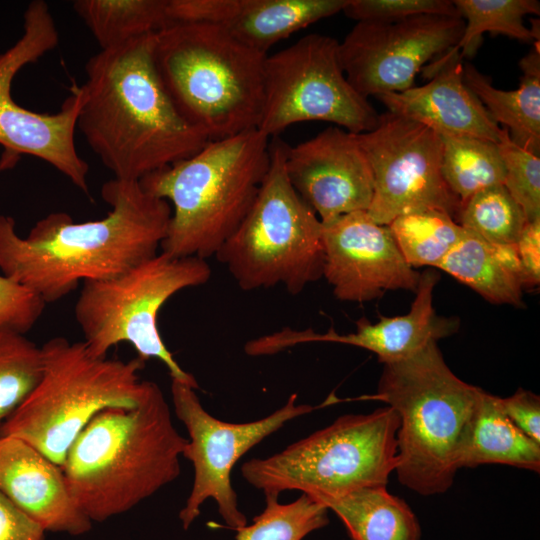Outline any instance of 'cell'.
<instances>
[{"label":"cell","instance_id":"83f0119b","mask_svg":"<svg viewBox=\"0 0 540 540\" xmlns=\"http://www.w3.org/2000/svg\"><path fill=\"white\" fill-rule=\"evenodd\" d=\"M465 22L463 35L450 51L472 56L481 43L482 34H503L525 43L539 41L538 19L531 29L525 26L526 15H539L537 0H454Z\"/></svg>","mask_w":540,"mask_h":540},{"label":"cell","instance_id":"7c38bea8","mask_svg":"<svg viewBox=\"0 0 540 540\" xmlns=\"http://www.w3.org/2000/svg\"><path fill=\"white\" fill-rule=\"evenodd\" d=\"M59 34L47 3L31 1L23 14V33L0 53V145L4 153L0 170L11 168L26 154L45 161L88 193V163L75 145L77 118L81 106L80 86H75L54 114L31 111L12 97V83L26 65L54 49Z\"/></svg>","mask_w":540,"mask_h":540},{"label":"cell","instance_id":"7402d4cb","mask_svg":"<svg viewBox=\"0 0 540 540\" xmlns=\"http://www.w3.org/2000/svg\"><path fill=\"white\" fill-rule=\"evenodd\" d=\"M519 66L520 85L515 90L495 88L489 78L469 62L463 63V80L492 120L507 128L511 140L539 155L540 152V46L533 43Z\"/></svg>","mask_w":540,"mask_h":540},{"label":"cell","instance_id":"ac0fdd59","mask_svg":"<svg viewBox=\"0 0 540 540\" xmlns=\"http://www.w3.org/2000/svg\"><path fill=\"white\" fill-rule=\"evenodd\" d=\"M438 280L439 274L434 269H427L420 274L415 299L405 315L381 316L376 323L361 318L356 323V331L344 335L332 328L323 334L311 329L297 331L284 328L259 337L256 341L257 350L261 355H272L298 344L335 342L371 351L382 364L403 360L430 342L454 334L459 327L457 318L436 314L433 291Z\"/></svg>","mask_w":540,"mask_h":540},{"label":"cell","instance_id":"6da1fadb","mask_svg":"<svg viewBox=\"0 0 540 540\" xmlns=\"http://www.w3.org/2000/svg\"><path fill=\"white\" fill-rule=\"evenodd\" d=\"M101 195L111 206L106 217L74 222L66 212H51L25 237L12 217L0 214L2 274L48 304L81 282L118 276L155 256L168 230L170 204L136 180L113 178Z\"/></svg>","mask_w":540,"mask_h":540},{"label":"cell","instance_id":"1f68e13d","mask_svg":"<svg viewBox=\"0 0 540 540\" xmlns=\"http://www.w3.org/2000/svg\"><path fill=\"white\" fill-rule=\"evenodd\" d=\"M42 371L41 347L25 334L0 332V427L31 393Z\"/></svg>","mask_w":540,"mask_h":540},{"label":"cell","instance_id":"484cf974","mask_svg":"<svg viewBox=\"0 0 540 540\" xmlns=\"http://www.w3.org/2000/svg\"><path fill=\"white\" fill-rule=\"evenodd\" d=\"M167 1L76 0L72 6L100 50H105L155 34L168 25Z\"/></svg>","mask_w":540,"mask_h":540},{"label":"cell","instance_id":"d4e9b609","mask_svg":"<svg viewBox=\"0 0 540 540\" xmlns=\"http://www.w3.org/2000/svg\"><path fill=\"white\" fill-rule=\"evenodd\" d=\"M324 506L344 524L351 540H420L419 521L402 499L372 486L330 500Z\"/></svg>","mask_w":540,"mask_h":540},{"label":"cell","instance_id":"4316f807","mask_svg":"<svg viewBox=\"0 0 540 540\" xmlns=\"http://www.w3.org/2000/svg\"><path fill=\"white\" fill-rule=\"evenodd\" d=\"M440 136L442 175L461 203L482 190L504 184L505 167L497 143L467 136Z\"/></svg>","mask_w":540,"mask_h":540},{"label":"cell","instance_id":"d6986e66","mask_svg":"<svg viewBox=\"0 0 540 540\" xmlns=\"http://www.w3.org/2000/svg\"><path fill=\"white\" fill-rule=\"evenodd\" d=\"M347 0H168L170 22L216 25L268 54L277 42L342 12Z\"/></svg>","mask_w":540,"mask_h":540},{"label":"cell","instance_id":"d6a6232c","mask_svg":"<svg viewBox=\"0 0 540 540\" xmlns=\"http://www.w3.org/2000/svg\"><path fill=\"white\" fill-rule=\"evenodd\" d=\"M505 167L504 186L528 221L540 218V157L516 143L502 127L497 142Z\"/></svg>","mask_w":540,"mask_h":540},{"label":"cell","instance_id":"603a6c76","mask_svg":"<svg viewBox=\"0 0 540 540\" xmlns=\"http://www.w3.org/2000/svg\"><path fill=\"white\" fill-rule=\"evenodd\" d=\"M438 269L469 286L488 302L522 305L526 286L516 244L490 243L466 231Z\"/></svg>","mask_w":540,"mask_h":540},{"label":"cell","instance_id":"9c48e42d","mask_svg":"<svg viewBox=\"0 0 540 540\" xmlns=\"http://www.w3.org/2000/svg\"><path fill=\"white\" fill-rule=\"evenodd\" d=\"M287 146L270 138L269 167L256 198L215 254L245 291L282 285L297 295L323 274V224L289 181Z\"/></svg>","mask_w":540,"mask_h":540},{"label":"cell","instance_id":"9a60e30c","mask_svg":"<svg viewBox=\"0 0 540 540\" xmlns=\"http://www.w3.org/2000/svg\"><path fill=\"white\" fill-rule=\"evenodd\" d=\"M464 28L462 18L437 15L358 21L339 42L340 63L349 83L367 99L402 92L414 86L427 62L459 42Z\"/></svg>","mask_w":540,"mask_h":540},{"label":"cell","instance_id":"74e56055","mask_svg":"<svg viewBox=\"0 0 540 540\" xmlns=\"http://www.w3.org/2000/svg\"><path fill=\"white\" fill-rule=\"evenodd\" d=\"M515 244L526 289L535 288L540 283V218L526 223Z\"/></svg>","mask_w":540,"mask_h":540},{"label":"cell","instance_id":"52a82bcc","mask_svg":"<svg viewBox=\"0 0 540 540\" xmlns=\"http://www.w3.org/2000/svg\"><path fill=\"white\" fill-rule=\"evenodd\" d=\"M42 376L0 427V437L23 440L62 466L88 422L108 408H133L150 381L140 380L145 361L97 358L83 341L53 337L42 346Z\"/></svg>","mask_w":540,"mask_h":540},{"label":"cell","instance_id":"f1b7e54d","mask_svg":"<svg viewBox=\"0 0 540 540\" xmlns=\"http://www.w3.org/2000/svg\"><path fill=\"white\" fill-rule=\"evenodd\" d=\"M387 226L412 268H438L466 232L450 215L438 210L403 214Z\"/></svg>","mask_w":540,"mask_h":540},{"label":"cell","instance_id":"30bf717a","mask_svg":"<svg viewBox=\"0 0 540 540\" xmlns=\"http://www.w3.org/2000/svg\"><path fill=\"white\" fill-rule=\"evenodd\" d=\"M211 268L205 259L174 257L164 252L126 272L85 281L74 306L75 320L90 354L105 358L120 343L131 344L143 361L160 360L171 379L198 389L166 347L158 328L162 306L179 291L205 284Z\"/></svg>","mask_w":540,"mask_h":540},{"label":"cell","instance_id":"2e32d148","mask_svg":"<svg viewBox=\"0 0 540 540\" xmlns=\"http://www.w3.org/2000/svg\"><path fill=\"white\" fill-rule=\"evenodd\" d=\"M323 274L341 301L368 302L389 290L415 292L420 273L403 258L387 225L367 211L323 224Z\"/></svg>","mask_w":540,"mask_h":540},{"label":"cell","instance_id":"3957f363","mask_svg":"<svg viewBox=\"0 0 540 540\" xmlns=\"http://www.w3.org/2000/svg\"><path fill=\"white\" fill-rule=\"evenodd\" d=\"M188 439L173 424L159 385L141 403L97 413L61 466L69 492L91 522L123 514L173 482Z\"/></svg>","mask_w":540,"mask_h":540},{"label":"cell","instance_id":"8fae6325","mask_svg":"<svg viewBox=\"0 0 540 540\" xmlns=\"http://www.w3.org/2000/svg\"><path fill=\"white\" fill-rule=\"evenodd\" d=\"M379 115L347 80L337 39L311 33L267 55L257 129L268 138L305 121H325L360 134L375 128Z\"/></svg>","mask_w":540,"mask_h":540},{"label":"cell","instance_id":"8992f818","mask_svg":"<svg viewBox=\"0 0 540 540\" xmlns=\"http://www.w3.org/2000/svg\"><path fill=\"white\" fill-rule=\"evenodd\" d=\"M482 389L456 376L437 342L400 361L383 364L373 398L399 416L398 481L422 495L453 484L462 437Z\"/></svg>","mask_w":540,"mask_h":540},{"label":"cell","instance_id":"4fadbf2b","mask_svg":"<svg viewBox=\"0 0 540 540\" xmlns=\"http://www.w3.org/2000/svg\"><path fill=\"white\" fill-rule=\"evenodd\" d=\"M171 397L176 417L187 429L189 439L182 456L192 462L194 480L179 519L188 529L200 514L201 506L213 499L218 512L232 529L247 524L238 507L231 472L238 460L251 448L286 422L310 413L315 407L297 404L292 394L279 409L259 420L231 423L217 419L202 406L196 389L171 379Z\"/></svg>","mask_w":540,"mask_h":540},{"label":"cell","instance_id":"277c9868","mask_svg":"<svg viewBox=\"0 0 540 540\" xmlns=\"http://www.w3.org/2000/svg\"><path fill=\"white\" fill-rule=\"evenodd\" d=\"M269 142L258 129L210 140L193 156L139 180L171 206L161 252L205 260L217 253L256 198L269 167Z\"/></svg>","mask_w":540,"mask_h":540},{"label":"cell","instance_id":"5b68a950","mask_svg":"<svg viewBox=\"0 0 540 540\" xmlns=\"http://www.w3.org/2000/svg\"><path fill=\"white\" fill-rule=\"evenodd\" d=\"M267 55L201 22H170L156 33L153 48L176 109L209 141L257 129Z\"/></svg>","mask_w":540,"mask_h":540},{"label":"cell","instance_id":"836d02e7","mask_svg":"<svg viewBox=\"0 0 540 540\" xmlns=\"http://www.w3.org/2000/svg\"><path fill=\"white\" fill-rule=\"evenodd\" d=\"M342 12L357 22L392 21L421 15L462 18L450 0H347Z\"/></svg>","mask_w":540,"mask_h":540},{"label":"cell","instance_id":"8d00e7d4","mask_svg":"<svg viewBox=\"0 0 540 540\" xmlns=\"http://www.w3.org/2000/svg\"><path fill=\"white\" fill-rule=\"evenodd\" d=\"M45 532L0 493V540H46Z\"/></svg>","mask_w":540,"mask_h":540},{"label":"cell","instance_id":"4dcf8cb0","mask_svg":"<svg viewBox=\"0 0 540 540\" xmlns=\"http://www.w3.org/2000/svg\"><path fill=\"white\" fill-rule=\"evenodd\" d=\"M266 506L250 525L237 529L235 540H302L329 523L328 509L302 494L290 503L265 496Z\"/></svg>","mask_w":540,"mask_h":540},{"label":"cell","instance_id":"5bb4252c","mask_svg":"<svg viewBox=\"0 0 540 540\" xmlns=\"http://www.w3.org/2000/svg\"><path fill=\"white\" fill-rule=\"evenodd\" d=\"M355 137L372 173L367 213L373 221L389 225L398 216L423 210L457 220L461 201L443 178L442 139L436 131L387 111L375 128Z\"/></svg>","mask_w":540,"mask_h":540},{"label":"cell","instance_id":"7a4b0ae2","mask_svg":"<svg viewBox=\"0 0 540 540\" xmlns=\"http://www.w3.org/2000/svg\"><path fill=\"white\" fill-rule=\"evenodd\" d=\"M155 35L100 50L85 65L77 128L117 179L139 181L209 141L164 88L153 60Z\"/></svg>","mask_w":540,"mask_h":540},{"label":"cell","instance_id":"e575fe53","mask_svg":"<svg viewBox=\"0 0 540 540\" xmlns=\"http://www.w3.org/2000/svg\"><path fill=\"white\" fill-rule=\"evenodd\" d=\"M46 303L11 278L0 275V332L26 334L39 320Z\"/></svg>","mask_w":540,"mask_h":540},{"label":"cell","instance_id":"ffe728a7","mask_svg":"<svg viewBox=\"0 0 540 540\" xmlns=\"http://www.w3.org/2000/svg\"><path fill=\"white\" fill-rule=\"evenodd\" d=\"M462 59L459 51L449 50L427 67L432 77L427 84L376 98L388 112L424 124L439 135L497 143L501 127L464 83Z\"/></svg>","mask_w":540,"mask_h":540},{"label":"cell","instance_id":"f546056e","mask_svg":"<svg viewBox=\"0 0 540 540\" xmlns=\"http://www.w3.org/2000/svg\"><path fill=\"white\" fill-rule=\"evenodd\" d=\"M456 222L494 244H515L528 222L504 185L482 190L461 203Z\"/></svg>","mask_w":540,"mask_h":540},{"label":"cell","instance_id":"d590c367","mask_svg":"<svg viewBox=\"0 0 540 540\" xmlns=\"http://www.w3.org/2000/svg\"><path fill=\"white\" fill-rule=\"evenodd\" d=\"M499 404L508 419L525 435L540 444V398L531 391L518 389L501 398Z\"/></svg>","mask_w":540,"mask_h":540},{"label":"cell","instance_id":"e0dca14e","mask_svg":"<svg viewBox=\"0 0 540 540\" xmlns=\"http://www.w3.org/2000/svg\"><path fill=\"white\" fill-rule=\"evenodd\" d=\"M286 173L295 191L322 224L355 211H367L373 178L355 134L329 126L316 136L287 146Z\"/></svg>","mask_w":540,"mask_h":540},{"label":"cell","instance_id":"cb8c5ba5","mask_svg":"<svg viewBox=\"0 0 540 540\" xmlns=\"http://www.w3.org/2000/svg\"><path fill=\"white\" fill-rule=\"evenodd\" d=\"M501 464L540 471V444L520 431L504 414L499 397L482 390L466 426L458 467Z\"/></svg>","mask_w":540,"mask_h":540},{"label":"cell","instance_id":"44dd1931","mask_svg":"<svg viewBox=\"0 0 540 540\" xmlns=\"http://www.w3.org/2000/svg\"><path fill=\"white\" fill-rule=\"evenodd\" d=\"M0 493L45 531L79 536L92 528L61 467L21 439L0 437Z\"/></svg>","mask_w":540,"mask_h":540},{"label":"cell","instance_id":"ba28073f","mask_svg":"<svg viewBox=\"0 0 540 540\" xmlns=\"http://www.w3.org/2000/svg\"><path fill=\"white\" fill-rule=\"evenodd\" d=\"M399 416L390 406L346 414L266 458L241 467L246 482L265 496L298 490L326 502L353 491L386 486L397 466Z\"/></svg>","mask_w":540,"mask_h":540}]
</instances>
